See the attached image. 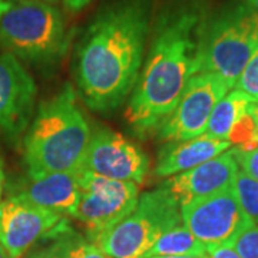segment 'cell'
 I'll list each match as a JSON object with an SVG mask.
<instances>
[{"instance_id":"28","label":"cell","mask_w":258,"mask_h":258,"mask_svg":"<svg viewBox=\"0 0 258 258\" xmlns=\"http://www.w3.org/2000/svg\"><path fill=\"white\" fill-rule=\"evenodd\" d=\"M149 258H207V255H201V257H195V255H158V257Z\"/></svg>"},{"instance_id":"23","label":"cell","mask_w":258,"mask_h":258,"mask_svg":"<svg viewBox=\"0 0 258 258\" xmlns=\"http://www.w3.org/2000/svg\"><path fill=\"white\" fill-rule=\"evenodd\" d=\"M71 258H109L96 242H85L79 238L71 252Z\"/></svg>"},{"instance_id":"30","label":"cell","mask_w":258,"mask_h":258,"mask_svg":"<svg viewBox=\"0 0 258 258\" xmlns=\"http://www.w3.org/2000/svg\"><path fill=\"white\" fill-rule=\"evenodd\" d=\"M245 2H247L249 8H252L258 13V0H245Z\"/></svg>"},{"instance_id":"5","label":"cell","mask_w":258,"mask_h":258,"mask_svg":"<svg viewBox=\"0 0 258 258\" xmlns=\"http://www.w3.org/2000/svg\"><path fill=\"white\" fill-rule=\"evenodd\" d=\"M68 45L69 32L63 13L52 3L10 2L0 16V46L19 60L55 63Z\"/></svg>"},{"instance_id":"7","label":"cell","mask_w":258,"mask_h":258,"mask_svg":"<svg viewBox=\"0 0 258 258\" xmlns=\"http://www.w3.org/2000/svg\"><path fill=\"white\" fill-rule=\"evenodd\" d=\"M139 185L95 175L82 169L81 197L72 212L88 230L93 242L123 220L137 207Z\"/></svg>"},{"instance_id":"9","label":"cell","mask_w":258,"mask_h":258,"mask_svg":"<svg viewBox=\"0 0 258 258\" xmlns=\"http://www.w3.org/2000/svg\"><path fill=\"white\" fill-rule=\"evenodd\" d=\"M185 227L205 247L230 245L254 222L244 212L234 186L181 205Z\"/></svg>"},{"instance_id":"26","label":"cell","mask_w":258,"mask_h":258,"mask_svg":"<svg viewBox=\"0 0 258 258\" xmlns=\"http://www.w3.org/2000/svg\"><path fill=\"white\" fill-rule=\"evenodd\" d=\"M251 115L254 118V142L258 147V103L251 105Z\"/></svg>"},{"instance_id":"32","label":"cell","mask_w":258,"mask_h":258,"mask_svg":"<svg viewBox=\"0 0 258 258\" xmlns=\"http://www.w3.org/2000/svg\"><path fill=\"white\" fill-rule=\"evenodd\" d=\"M0 258H12L9 254H8V251L3 248L2 245H0Z\"/></svg>"},{"instance_id":"24","label":"cell","mask_w":258,"mask_h":258,"mask_svg":"<svg viewBox=\"0 0 258 258\" xmlns=\"http://www.w3.org/2000/svg\"><path fill=\"white\" fill-rule=\"evenodd\" d=\"M207 258H242L230 245H217V247H207L205 252Z\"/></svg>"},{"instance_id":"31","label":"cell","mask_w":258,"mask_h":258,"mask_svg":"<svg viewBox=\"0 0 258 258\" xmlns=\"http://www.w3.org/2000/svg\"><path fill=\"white\" fill-rule=\"evenodd\" d=\"M10 2H8V0H0V16H2V13L6 10V8L9 6Z\"/></svg>"},{"instance_id":"6","label":"cell","mask_w":258,"mask_h":258,"mask_svg":"<svg viewBox=\"0 0 258 258\" xmlns=\"http://www.w3.org/2000/svg\"><path fill=\"white\" fill-rule=\"evenodd\" d=\"M182 222L181 205L164 186L141 194L137 207L96 244L109 258H147L155 241Z\"/></svg>"},{"instance_id":"11","label":"cell","mask_w":258,"mask_h":258,"mask_svg":"<svg viewBox=\"0 0 258 258\" xmlns=\"http://www.w3.org/2000/svg\"><path fill=\"white\" fill-rule=\"evenodd\" d=\"M62 224V214L10 197L2 204L0 245L12 258H22L36 241L55 235Z\"/></svg>"},{"instance_id":"2","label":"cell","mask_w":258,"mask_h":258,"mask_svg":"<svg viewBox=\"0 0 258 258\" xmlns=\"http://www.w3.org/2000/svg\"><path fill=\"white\" fill-rule=\"evenodd\" d=\"M208 15L205 0H155L144 66L126 105L139 137L155 134L195 75Z\"/></svg>"},{"instance_id":"22","label":"cell","mask_w":258,"mask_h":258,"mask_svg":"<svg viewBox=\"0 0 258 258\" xmlns=\"http://www.w3.org/2000/svg\"><path fill=\"white\" fill-rule=\"evenodd\" d=\"M232 149H234V155L241 171L258 181V147L248 149V151H242L237 148H232Z\"/></svg>"},{"instance_id":"19","label":"cell","mask_w":258,"mask_h":258,"mask_svg":"<svg viewBox=\"0 0 258 258\" xmlns=\"http://www.w3.org/2000/svg\"><path fill=\"white\" fill-rule=\"evenodd\" d=\"M49 238H53L52 244L32 252L28 258H71L72 248L79 240V237L69 232L68 228H60L55 235Z\"/></svg>"},{"instance_id":"12","label":"cell","mask_w":258,"mask_h":258,"mask_svg":"<svg viewBox=\"0 0 258 258\" xmlns=\"http://www.w3.org/2000/svg\"><path fill=\"white\" fill-rule=\"evenodd\" d=\"M36 83L18 57L0 53V135L18 137L29 123Z\"/></svg>"},{"instance_id":"1","label":"cell","mask_w":258,"mask_h":258,"mask_svg":"<svg viewBox=\"0 0 258 258\" xmlns=\"http://www.w3.org/2000/svg\"><path fill=\"white\" fill-rule=\"evenodd\" d=\"M155 0H112L85 29L75 76L82 101L112 112L129 99L144 66Z\"/></svg>"},{"instance_id":"18","label":"cell","mask_w":258,"mask_h":258,"mask_svg":"<svg viewBox=\"0 0 258 258\" xmlns=\"http://www.w3.org/2000/svg\"><path fill=\"white\" fill-rule=\"evenodd\" d=\"M234 189L244 212L258 225V181L240 169L234 182Z\"/></svg>"},{"instance_id":"4","label":"cell","mask_w":258,"mask_h":258,"mask_svg":"<svg viewBox=\"0 0 258 258\" xmlns=\"http://www.w3.org/2000/svg\"><path fill=\"white\" fill-rule=\"evenodd\" d=\"M257 49V12L247 3L225 6L207 16L195 60V74L218 75L234 88Z\"/></svg>"},{"instance_id":"14","label":"cell","mask_w":258,"mask_h":258,"mask_svg":"<svg viewBox=\"0 0 258 258\" xmlns=\"http://www.w3.org/2000/svg\"><path fill=\"white\" fill-rule=\"evenodd\" d=\"M81 176L82 169L28 176L10 197L43 210L72 215L81 197Z\"/></svg>"},{"instance_id":"21","label":"cell","mask_w":258,"mask_h":258,"mask_svg":"<svg viewBox=\"0 0 258 258\" xmlns=\"http://www.w3.org/2000/svg\"><path fill=\"white\" fill-rule=\"evenodd\" d=\"M231 247L242 258H258V225L252 224L242 231Z\"/></svg>"},{"instance_id":"13","label":"cell","mask_w":258,"mask_h":258,"mask_svg":"<svg viewBox=\"0 0 258 258\" xmlns=\"http://www.w3.org/2000/svg\"><path fill=\"white\" fill-rule=\"evenodd\" d=\"M238 171L240 166L231 147L221 155L212 158L201 165L166 178L161 186L172 194L179 205H184L194 200L234 186Z\"/></svg>"},{"instance_id":"29","label":"cell","mask_w":258,"mask_h":258,"mask_svg":"<svg viewBox=\"0 0 258 258\" xmlns=\"http://www.w3.org/2000/svg\"><path fill=\"white\" fill-rule=\"evenodd\" d=\"M8 2H45V3H52V5L57 3V0H8Z\"/></svg>"},{"instance_id":"3","label":"cell","mask_w":258,"mask_h":258,"mask_svg":"<svg viewBox=\"0 0 258 258\" xmlns=\"http://www.w3.org/2000/svg\"><path fill=\"white\" fill-rule=\"evenodd\" d=\"M91 134L75 89L66 83L39 106L29 126L23 147L28 176L81 171Z\"/></svg>"},{"instance_id":"16","label":"cell","mask_w":258,"mask_h":258,"mask_svg":"<svg viewBox=\"0 0 258 258\" xmlns=\"http://www.w3.org/2000/svg\"><path fill=\"white\" fill-rule=\"evenodd\" d=\"M251 102L240 91L231 89L212 109L205 134L208 137L230 142V135L241 118L249 111Z\"/></svg>"},{"instance_id":"27","label":"cell","mask_w":258,"mask_h":258,"mask_svg":"<svg viewBox=\"0 0 258 258\" xmlns=\"http://www.w3.org/2000/svg\"><path fill=\"white\" fill-rule=\"evenodd\" d=\"M3 189H5V166H3V159L0 157V207L3 204Z\"/></svg>"},{"instance_id":"17","label":"cell","mask_w":258,"mask_h":258,"mask_svg":"<svg viewBox=\"0 0 258 258\" xmlns=\"http://www.w3.org/2000/svg\"><path fill=\"white\" fill-rule=\"evenodd\" d=\"M207 247L194 237L191 231L185 227L184 222L169 228L155 241L149 249L147 258L158 255H205Z\"/></svg>"},{"instance_id":"15","label":"cell","mask_w":258,"mask_h":258,"mask_svg":"<svg viewBox=\"0 0 258 258\" xmlns=\"http://www.w3.org/2000/svg\"><path fill=\"white\" fill-rule=\"evenodd\" d=\"M232 147L228 141H221L204 134L201 137L166 142L159 149L155 165V175L158 178H169L201 165L212 158L221 155Z\"/></svg>"},{"instance_id":"33","label":"cell","mask_w":258,"mask_h":258,"mask_svg":"<svg viewBox=\"0 0 258 258\" xmlns=\"http://www.w3.org/2000/svg\"><path fill=\"white\" fill-rule=\"evenodd\" d=\"M0 217H2V207H0Z\"/></svg>"},{"instance_id":"20","label":"cell","mask_w":258,"mask_h":258,"mask_svg":"<svg viewBox=\"0 0 258 258\" xmlns=\"http://www.w3.org/2000/svg\"><path fill=\"white\" fill-rule=\"evenodd\" d=\"M232 89L240 91L249 101L258 103V49L242 69Z\"/></svg>"},{"instance_id":"25","label":"cell","mask_w":258,"mask_h":258,"mask_svg":"<svg viewBox=\"0 0 258 258\" xmlns=\"http://www.w3.org/2000/svg\"><path fill=\"white\" fill-rule=\"evenodd\" d=\"M92 2H95V0H62L64 8L72 13L81 12L85 8H88Z\"/></svg>"},{"instance_id":"8","label":"cell","mask_w":258,"mask_h":258,"mask_svg":"<svg viewBox=\"0 0 258 258\" xmlns=\"http://www.w3.org/2000/svg\"><path fill=\"white\" fill-rule=\"evenodd\" d=\"M231 88L221 76L210 72L195 74L186 83L184 92L155 131L159 141H188L205 134L212 109Z\"/></svg>"},{"instance_id":"10","label":"cell","mask_w":258,"mask_h":258,"mask_svg":"<svg viewBox=\"0 0 258 258\" xmlns=\"http://www.w3.org/2000/svg\"><path fill=\"white\" fill-rule=\"evenodd\" d=\"M82 169L95 175L141 185L149 172V158L118 132L96 126L91 134Z\"/></svg>"}]
</instances>
